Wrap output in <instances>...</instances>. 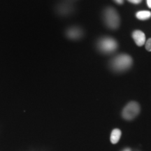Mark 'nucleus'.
Instances as JSON below:
<instances>
[{
    "mask_svg": "<svg viewBox=\"0 0 151 151\" xmlns=\"http://www.w3.org/2000/svg\"><path fill=\"white\" fill-rule=\"evenodd\" d=\"M132 58L127 54H120L115 57L111 61V67L114 71H124L131 67Z\"/></svg>",
    "mask_w": 151,
    "mask_h": 151,
    "instance_id": "nucleus-1",
    "label": "nucleus"
},
{
    "mask_svg": "<svg viewBox=\"0 0 151 151\" xmlns=\"http://www.w3.org/2000/svg\"><path fill=\"white\" fill-rule=\"evenodd\" d=\"M104 19L106 26L111 29H116L120 24V18L117 11L113 8L109 7L104 13Z\"/></svg>",
    "mask_w": 151,
    "mask_h": 151,
    "instance_id": "nucleus-2",
    "label": "nucleus"
},
{
    "mask_svg": "<svg viewBox=\"0 0 151 151\" xmlns=\"http://www.w3.org/2000/svg\"><path fill=\"white\" fill-rule=\"evenodd\" d=\"M97 47L101 52L106 54H110L114 52L118 48V43L113 38L104 37L98 41Z\"/></svg>",
    "mask_w": 151,
    "mask_h": 151,
    "instance_id": "nucleus-3",
    "label": "nucleus"
},
{
    "mask_svg": "<svg viewBox=\"0 0 151 151\" xmlns=\"http://www.w3.org/2000/svg\"><path fill=\"white\" fill-rule=\"evenodd\" d=\"M140 113V106L136 101H130L122 111V116L124 120H132Z\"/></svg>",
    "mask_w": 151,
    "mask_h": 151,
    "instance_id": "nucleus-4",
    "label": "nucleus"
},
{
    "mask_svg": "<svg viewBox=\"0 0 151 151\" xmlns=\"http://www.w3.org/2000/svg\"><path fill=\"white\" fill-rule=\"evenodd\" d=\"M132 37L138 46H142L146 43V35L141 30H135L132 33Z\"/></svg>",
    "mask_w": 151,
    "mask_h": 151,
    "instance_id": "nucleus-5",
    "label": "nucleus"
},
{
    "mask_svg": "<svg viewBox=\"0 0 151 151\" xmlns=\"http://www.w3.org/2000/svg\"><path fill=\"white\" fill-rule=\"evenodd\" d=\"M67 35L69 39H78L83 35V32L80 28L78 27H71L67 30Z\"/></svg>",
    "mask_w": 151,
    "mask_h": 151,
    "instance_id": "nucleus-6",
    "label": "nucleus"
},
{
    "mask_svg": "<svg viewBox=\"0 0 151 151\" xmlns=\"http://www.w3.org/2000/svg\"><path fill=\"white\" fill-rule=\"evenodd\" d=\"M122 135V132L121 130L119 129H114L111 132V137H110V141L111 143L113 144H116L118 143V141H120V137Z\"/></svg>",
    "mask_w": 151,
    "mask_h": 151,
    "instance_id": "nucleus-7",
    "label": "nucleus"
},
{
    "mask_svg": "<svg viewBox=\"0 0 151 151\" xmlns=\"http://www.w3.org/2000/svg\"><path fill=\"white\" fill-rule=\"evenodd\" d=\"M136 16L140 20H146L151 18V12L148 11H141L137 13Z\"/></svg>",
    "mask_w": 151,
    "mask_h": 151,
    "instance_id": "nucleus-8",
    "label": "nucleus"
},
{
    "mask_svg": "<svg viewBox=\"0 0 151 151\" xmlns=\"http://www.w3.org/2000/svg\"><path fill=\"white\" fill-rule=\"evenodd\" d=\"M60 13L62 14H68L71 10V7L69 4H61L58 8Z\"/></svg>",
    "mask_w": 151,
    "mask_h": 151,
    "instance_id": "nucleus-9",
    "label": "nucleus"
},
{
    "mask_svg": "<svg viewBox=\"0 0 151 151\" xmlns=\"http://www.w3.org/2000/svg\"><path fill=\"white\" fill-rule=\"evenodd\" d=\"M146 49L148 51L151 52V38L148 39L146 42Z\"/></svg>",
    "mask_w": 151,
    "mask_h": 151,
    "instance_id": "nucleus-10",
    "label": "nucleus"
},
{
    "mask_svg": "<svg viewBox=\"0 0 151 151\" xmlns=\"http://www.w3.org/2000/svg\"><path fill=\"white\" fill-rule=\"evenodd\" d=\"M128 1L132 4H138L141 3L142 0H128Z\"/></svg>",
    "mask_w": 151,
    "mask_h": 151,
    "instance_id": "nucleus-11",
    "label": "nucleus"
},
{
    "mask_svg": "<svg viewBox=\"0 0 151 151\" xmlns=\"http://www.w3.org/2000/svg\"><path fill=\"white\" fill-rule=\"evenodd\" d=\"M114 1H116L117 4H122L123 3L124 0H114Z\"/></svg>",
    "mask_w": 151,
    "mask_h": 151,
    "instance_id": "nucleus-12",
    "label": "nucleus"
},
{
    "mask_svg": "<svg viewBox=\"0 0 151 151\" xmlns=\"http://www.w3.org/2000/svg\"><path fill=\"white\" fill-rule=\"evenodd\" d=\"M147 4L149 8L151 9V0H147Z\"/></svg>",
    "mask_w": 151,
    "mask_h": 151,
    "instance_id": "nucleus-13",
    "label": "nucleus"
},
{
    "mask_svg": "<svg viewBox=\"0 0 151 151\" xmlns=\"http://www.w3.org/2000/svg\"><path fill=\"white\" fill-rule=\"evenodd\" d=\"M122 151H132L131 149L129 148H124V150H122Z\"/></svg>",
    "mask_w": 151,
    "mask_h": 151,
    "instance_id": "nucleus-14",
    "label": "nucleus"
}]
</instances>
